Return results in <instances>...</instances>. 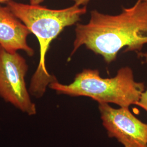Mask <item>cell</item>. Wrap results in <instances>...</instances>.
<instances>
[{"label": "cell", "mask_w": 147, "mask_h": 147, "mask_svg": "<svg viewBox=\"0 0 147 147\" xmlns=\"http://www.w3.org/2000/svg\"><path fill=\"white\" fill-rule=\"evenodd\" d=\"M44 0H30V4L32 5H39Z\"/></svg>", "instance_id": "9"}, {"label": "cell", "mask_w": 147, "mask_h": 147, "mask_svg": "<svg viewBox=\"0 0 147 147\" xmlns=\"http://www.w3.org/2000/svg\"><path fill=\"white\" fill-rule=\"evenodd\" d=\"M13 13L37 37L40 46V59L28 88L30 94L42 98L47 87L57 81L47 71L46 55L53 42L66 27L72 26L87 11L86 6L76 5L61 9H51L39 5L24 4L14 0L6 3Z\"/></svg>", "instance_id": "2"}, {"label": "cell", "mask_w": 147, "mask_h": 147, "mask_svg": "<svg viewBox=\"0 0 147 147\" xmlns=\"http://www.w3.org/2000/svg\"><path fill=\"white\" fill-rule=\"evenodd\" d=\"M102 123L107 135L124 147H147V124L134 116L129 107L115 109L99 104Z\"/></svg>", "instance_id": "5"}, {"label": "cell", "mask_w": 147, "mask_h": 147, "mask_svg": "<svg viewBox=\"0 0 147 147\" xmlns=\"http://www.w3.org/2000/svg\"><path fill=\"white\" fill-rule=\"evenodd\" d=\"M31 32L16 16L8 7L0 5V45L5 50L14 53L22 50L28 56L34 50L27 44Z\"/></svg>", "instance_id": "6"}, {"label": "cell", "mask_w": 147, "mask_h": 147, "mask_svg": "<svg viewBox=\"0 0 147 147\" xmlns=\"http://www.w3.org/2000/svg\"><path fill=\"white\" fill-rule=\"evenodd\" d=\"M138 55L144 58L147 63V53H138ZM136 105L140 107L147 112V88L142 93L140 100L137 102Z\"/></svg>", "instance_id": "7"}, {"label": "cell", "mask_w": 147, "mask_h": 147, "mask_svg": "<svg viewBox=\"0 0 147 147\" xmlns=\"http://www.w3.org/2000/svg\"><path fill=\"white\" fill-rule=\"evenodd\" d=\"M13 1V0H0V3H7L9 1Z\"/></svg>", "instance_id": "10"}, {"label": "cell", "mask_w": 147, "mask_h": 147, "mask_svg": "<svg viewBox=\"0 0 147 147\" xmlns=\"http://www.w3.org/2000/svg\"><path fill=\"white\" fill-rule=\"evenodd\" d=\"M49 87L58 94L87 96L99 104H115L120 107L136 105L146 89L144 83L135 80L133 71L128 67L120 69L114 78L105 79L98 70L84 69L72 83L63 84L57 80Z\"/></svg>", "instance_id": "3"}, {"label": "cell", "mask_w": 147, "mask_h": 147, "mask_svg": "<svg viewBox=\"0 0 147 147\" xmlns=\"http://www.w3.org/2000/svg\"><path fill=\"white\" fill-rule=\"evenodd\" d=\"M143 1H147V0H143Z\"/></svg>", "instance_id": "11"}, {"label": "cell", "mask_w": 147, "mask_h": 147, "mask_svg": "<svg viewBox=\"0 0 147 147\" xmlns=\"http://www.w3.org/2000/svg\"><path fill=\"white\" fill-rule=\"evenodd\" d=\"M1 45H0V49H1Z\"/></svg>", "instance_id": "12"}, {"label": "cell", "mask_w": 147, "mask_h": 147, "mask_svg": "<svg viewBox=\"0 0 147 147\" xmlns=\"http://www.w3.org/2000/svg\"><path fill=\"white\" fill-rule=\"evenodd\" d=\"M74 2V5L78 6H85L88 3L90 0H71Z\"/></svg>", "instance_id": "8"}, {"label": "cell", "mask_w": 147, "mask_h": 147, "mask_svg": "<svg viewBox=\"0 0 147 147\" xmlns=\"http://www.w3.org/2000/svg\"><path fill=\"white\" fill-rule=\"evenodd\" d=\"M147 44V2L137 0L134 5L123 8L117 15L98 11L90 12L89 22L77 24L75 39L70 56L82 45L102 56L108 64L116 59L118 53L140 52Z\"/></svg>", "instance_id": "1"}, {"label": "cell", "mask_w": 147, "mask_h": 147, "mask_svg": "<svg viewBox=\"0 0 147 147\" xmlns=\"http://www.w3.org/2000/svg\"><path fill=\"white\" fill-rule=\"evenodd\" d=\"M28 67L25 59L17 53L0 49V96L28 116L37 113L35 104L26 87Z\"/></svg>", "instance_id": "4"}]
</instances>
